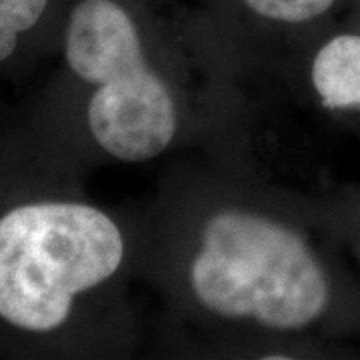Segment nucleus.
I'll use <instances>...</instances> for the list:
<instances>
[{
	"mask_svg": "<svg viewBox=\"0 0 360 360\" xmlns=\"http://www.w3.org/2000/svg\"><path fill=\"white\" fill-rule=\"evenodd\" d=\"M65 0H0V84L20 82L51 58Z\"/></svg>",
	"mask_w": 360,
	"mask_h": 360,
	"instance_id": "obj_6",
	"label": "nucleus"
},
{
	"mask_svg": "<svg viewBox=\"0 0 360 360\" xmlns=\"http://www.w3.org/2000/svg\"><path fill=\"white\" fill-rule=\"evenodd\" d=\"M141 278L156 345L182 359H338L360 352V288L321 193L257 153L170 158L142 205Z\"/></svg>",
	"mask_w": 360,
	"mask_h": 360,
	"instance_id": "obj_1",
	"label": "nucleus"
},
{
	"mask_svg": "<svg viewBox=\"0 0 360 360\" xmlns=\"http://www.w3.org/2000/svg\"><path fill=\"white\" fill-rule=\"evenodd\" d=\"M49 63L14 112L40 155L82 179L260 139L264 92L200 6L65 0Z\"/></svg>",
	"mask_w": 360,
	"mask_h": 360,
	"instance_id": "obj_2",
	"label": "nucleus"
},
{
	"mask_svg": "<svg viewBox=\"0 0 360 360\" xmlns=\"http://www.w3.org/2000/svg\"><path fill=\"white\" fill-rule=\"evenodd\" d=\"M0 110V359L124 360L141 352L142 206L90 198Z\"/></svg>",
	"mask_w": 360,
	"mask_h": 360,
	"instance_id": "obj_3",
	"label": "nucleus"
},
{
	"mask_svg": "<svg viewBox=\"0 0 360 360\" xmlns=\"http://www.w3.org/2000/svg\"><path fill=\"white\" fill-rule=\"evenodd\" d=\"M257 78L360 139V26L336 22Z\"/></svg>",
	"mask_w": 360,
	"mask_h": 360,
	"instance_id": "obj_4",
	"label": "nucleus"
},
{
	"mask_svg": "<svg viewBox=\"0 0 360 360\" xmlns=\"http://www.w3.org/2000/svg\"><path fill=\"white\" fill-rule=\"evenodd\" d=\"M342 22V20H340ZM347 25H352V26H360V18H356V20H352V22H347Z\"/></svg>",
	"mask_w": 360,
	"mask_h": 360,
	"instance_id": "obj_8",
	"label": "nucleus"
},
{
	"mask_svg": "<svg viewBox=\"0 0 360 360\" xmlns=\"http://www.w3.org/2000/svg\"><path fill=\"white\" fill-rule=\"evenodd\" d=\"M347 0H200L245 68L258 77L340 22Z\"/></svg>",
	"mask_w": 360,
	"mask_h": 360,
	"instance_id": "obj_5",
	"label": "nucleus"
},
{
	"mask_svg": "<svg viewBox=\"0 0 360 360\" xmlns=\"http://www.w3.org/2000/svg\"><path fill=\"white\" fill-rule=\"evenodd\" d=\"M322 210L360 288V188H322Z\"/></svg>",
	"mask_w": 360,
	"mask_h": 360,
	"instance_id": "obj_7",
	"label": "nucleus"
}]
</instances>
